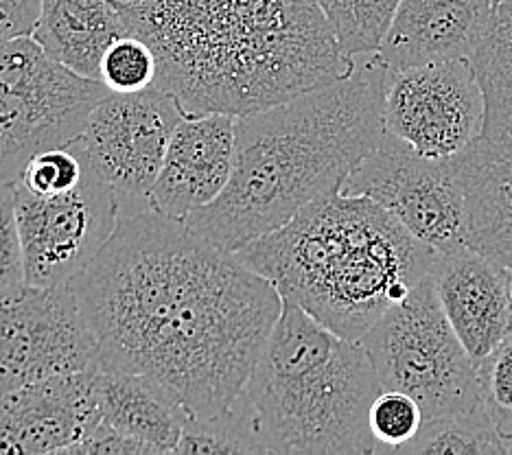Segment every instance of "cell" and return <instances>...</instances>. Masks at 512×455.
Here are the masks:
<instances>
[{"instance_id": "cell-5", "label": "cell", "mask_w": 512, "mask_h": 455, "mask_svg": "<svg viewBox=\"0 0 512 455\" xmlns=\"http://www.w3.org/2000/svg\"><path fill=\"white\" fill-rule=\"evenodd\" d=\"M379 392L362 342L333 333L283 298L235 407L263 453L366 455L377 453L368 416Z\"/></svg>"}, {"instance_id": "cell-2", "label": "cell", "mask_w": 512, "mask_h": 455, "mask_svg": "<svg viewBox=\"0 0 512 455\" xmlns=\"http://www.w3.org/2000/svg\"><path fill=\"white\" fill-rule=\"evenodd\" d=\"M186 112L248 114L351 70L316 0H125Z\"/></svg>"}, {"instance_id": "cell-15", "label": "cell", "mask_w": 512, "mask_h": 455, "mask_svg": "<svg viewBox=\"0 0 512 455\" xmlns=\"http://www.w3.org/2000/svg\"><path fill=\"white\" fill-rule=\"evenodd\" d=\"M432 278L449 324L480 364L512 333V294L506 267L464 248L438 256Z\"/></svg>"}, {"instance_id": "cell-33", "label": "cell", "mask_w": 512, "mask_h": 455, "mask_svg": "<svg viewBox=\"0 0 512 455\" xmlns=\"http://www.w3.org/2000/svg\"><path fill=\"white\" fill-rule=\"evenodd\" d=\"M3 186H5V184H0V189H3Z\"/></svg>"}, {"instance_id": "cell-6", "label": "cell", "mask_w": 512, "mask_h": 455, "mask_svg": "<svg viewBox=\"0 0 512 455\" xmlns=\"http://www.w3.org/2000/svg\"><path fill=\"white\" fill-rule=\"evenodd\" d=\"M381 390L414 396L425 420L480 405L477 361L453 331L427 276L362 337Z\"/></svg>"}, {"instance_id": "cell-23", "label": "cell", "mask_w": 512, "mask_h": 455, "mask_svg": "<svg viewBox=\"0 0 512 455\" xmlns=\"http://www.w3.org/2000/svg\"><path fill=\"white\" fill-rule=\"evenodd\" d=\"M173 453H263L248 420L232 405L224 416L189 418Z\"/></svg>"}, {"instance_id": "cell-20", "label": "cell", "mask_w": 512, "mask_h": 455, "mask_svg": "<svg viewBox=\"0 0 512 455\" xmlns=\"http://www.w3.org/2000/svg\"><path fill=\"white\" fill-rule=\"evenodd\" d=\"M471 64L486 99L482 136L512 134V0L493 7Z\"/></svg>"}, {"instance_id": "cell-25", "label": "cell", "mask_w": 512, "mask_h": 455, "mask_svg": "<svg viewBox=\"0 0 512 455\" xmlns=\"http://www.w3.org/2000/svg\"><path fill=\"white\" fill-rule=\"evenodd\" d=\"M101 81L110 92H141L158 81V57L138 35H123L103 55Z\"/></svg>"}, {"instance_id": "cell-8", "label": "cell", "mask_w": 512, "mask_h": 455, "mask_svg": "<svg viewBox=\"0 0 512 455\" xmlns=\"http://www.w3.org/2000/svg\"><path fill=\"white\" fill-rule=\"evenodd\" d=\"M340 193L375 200L438 256L469 248L464 191L453 156H423L386 132L377 149L344 180Z\"/></svg>"}, {"instance_id": "cell-10", "label": "cell", "mask_w": 512, "mask_h": 455, "mask_svg": "<svg viewBox=\"0 0 512 455\" xmlns=\"http://www.w3.org/2000/svg\"><path fill=\"white\" fill-rule=\"evenodd\" d=\"M99 366V342L71 285L0 289V392Z\"/></svg>"}, {"instance_id": "cell-18", "label": "cell", "mask_w": 512, "mask_h": 455, "mask_svg": "<svg viewBox=\"0 0 512 455\" xmlns=\"http://www.w3.org/2000/svg\"><path fill=\"white\" fill-rule=\"evenodd\" d=\"M134 29V7L125 0H42L31 38L68 70L101 81L103 55Z\"/></svg>"}, {"instance_id": "cell-27", "label": "cell", "mask_w": 512, "mask_h": 455, "mask_svg": "<svg viewBox=\"0 0 512 455\" xmlns=\"http://www.w3.org/2000/svg\"><path fill=\"white\" fill-rule=\"evenodd\" d=\"M480 403L512 453V333L477 364Z\"/></svg>"}, {"instance_id": "cell-11", "label": "cell", "mask_w": 512, "mask_h": 455, "mask_svg": "<svg viewBox=\"0 0 512 455\" xmlns=\"http://www.w3.org/2000/svg\"><path fill=\"white\" fill-rule=\"evenodd\" d=\"M27 283L71 285L106 248L121 221L108 182L90 165L71 191L33 195L14 184Z\"/></svg>"}, {"instance_id": "cell-13", "label": "cell", "mask_w": 512, "mask_h": 455, "mask_svg": "<svg viewBox=\"0 0 512 455\" xmlns=\"http://www.w3.org/2000/svg\"><path fill=\"white\" fill-rule=\"evenodd\" d=\"M95 368L0 392V453H68L84 440L99 423Z\"/></svg>"}, {"instance_id": "cell-3", "label": "cell", "mask_w": 512, "mask_h": 455, "mask_svg": "<svg viewBox=\"0 0 512 455\" xmlns=\"http://www.w3.org/2000/svg\"><path fill=\"white\" fill-rule=\"evenodd\" d=\"M388 73L379 53L357 55L342 77L239 114L232 178L186 226L237 252L340 191L386 134Z\"/></svg>"}, {"instance_id": "cell-14", "label": "cell", "mask_w": 512, "mask_h": 455, "mask_svg": "<svg viewBox=\"0 0 512 455\" xmlns=\"http://www.w3.org/2000/svg\"><path fill=\"white\" fill-rule=\"evenodd\" d=\"M237 158V116L184 112L151 189V210L186 219L224 193Z\"/></svg>"}, {"instance_id": "cell-19", "label": "cell", "mask_w": 512, "mask_h": 455, "mask_svg": "<svg viewBox=\"0 0 512 455\" xmlns=\"http://www.w3.org/2000/svg\"><path fill=\"white\" fill-rule=\"evenodd\" d=\"M95 396L101 423L147 442L158 453H173L191 418L156 381L101 364L95 368Z\"/></svg>"}, {"instance_id": "cell-31", "label": "cell", "mask_w": 512, "mask_h": 455, "mask_svg": "<svg viewBox=\"0 0 512 455\" xmlns=\"http://www.w3.org/2000/svg\"><path fill=\"white\" fill-rule=\"evenodd\" d=\"M508 272V283H510V294H512V270H506Z\"/></svg>"}, {"instance_id": "cell-12", "label": "cell", "mask_w": 512, "mask_h": 455, "mask_svg": "<svg viewBox=\"0 0 512 455\" xmlns=\"http://www.w3.org/2000/svg\"><path fill=\"white\" fill-rule=\"evenodd\" d=\"M386 132L418 154L451 158L484 134L486 99L471 60L390 70Z\"/></svg>"}, {"instance_id": "cell-4", "label": "cell", "mask_w": 512, "mask_h": 455, "mask_svg": "<svg viewBox=\"0 0 512 455\" xmlns=\"http://www.w3.org/2000/svg\"><path fill=\"white\" fill-rule=\"evenodd\" d=\"M283 298L346 340L432 276L438 254L364 195L331 193L237 250Z\"/></svg>"}, {"instance_id": "cell-9", "label": "cell", "mask_w": 512, "mask_h": 455, "mask_svg": "<svg viewBox=\"0 0 512 455\" xmlns=\"http://www.w3.org/2000/svg\"><path fill=\"white\" fill-rule=\"evenodd\" d=\"M184 112L180 101L158 86L110 92L90 112L79 143L114 191L121 219L151 210V189Z\"/></svg>"}, {"instance_id": "cell-21", "label": "cell", "mask_w": 512, "mask_h": 455, "mask_svg": "<svg viewBox=\"0 0 512 455\" xmlns=\"http://www.w3.org/2000/svg\"><path fill=\"white\" fill-rule=\"evenodd\" d=\"M403 455H502L510 453L508 442L493 425L484 405L469 412L425 420L416 438L405 445Z\"/></svg>"}, {"instance_id": "cell-7", "label": "cell", "mask_w": 512, "mask_h": 455, "mask_svg": "<svg viewBox=\"0 0 512 455\" xmlns=\"http://www.w3.org/2000/svg\"><path fill=\"white\" fill-rule=\"evenodd\" d=\"M110 90L25 38L0 42V184H16L40 151L71 145Z\"/></svg>"}, {"instance_id": "cell-16", "label": "cell", "mask_w": 512, "mask_h": 455, "mask_svg": "<svg viewBox=\"0 0 512 455\" xmlns=\"http://www.w3.org/2000/svg\"><path fill=\"white\" fill-rule=\"evenodd\" d=\"M491 14V0H401L377 53L390 70L471 60Z\"/></svg>"}, {"instance_id": "cell-30", "label": "cell", "mask_w": 512, "mask_h": 455, "mask_svg": "<svg viewBox=\"0 0 512 455\" xmlns=\"http://www.w3.org/2000/svg\"><path fill=\"white\" fill-rule=\"evenodd\" d=\"M42 0H0V42L25 38L38 25Z\"/></svg>"}, {"instance_id": "cell-28", "label": "cell", "mask_w": 512, "mask_h": 455, "mask_svg": "<svg viewBox=\"0 0 512 455\" xmlns=\"http://www.w3.org/2000/svg\"><path fill=\"white\" fill-rule=\"evenodd\" d=\"M27 283L25 248L16 215L14 184L0 189V289Z\"/></svg>"}, {"instance_id": "cell-26", "label": "cell", "mask_w": 512, "mask_h": 455, "mask_svg": "<svg viewBox=\"0 0 512 455\" xmlns=\"http://www.w3.org/2000/svg\"><path fill=\"white\" fill-rule=\"evenodd\" d=\"M86 169L88 156L77 138L71 145L46 149L33 156L16 184L33 195H55L75 189Z\"/></svg>"}, {"instance_id": "cell-24", "label": "cell", "mask_w": 512, "mask_h": 455, "mask_svg": "<svg viewBox=\"0 0 512 455\" xmlns=\"http://www.w3.org/2000/svg\"><path fill=\"white\" fill-rule=\"evenodd\" d=\"M368 420L377 453H399L421 431L425 414L414 396L399 390H381L370 405Z\"/></svg>"}, {"instance_id": "cell-1", "label": "cell", "mask_w": 512, "mask_h": 455, "mask_svg": "<svg viewBox=\"0 0 512 455\" xmlns=\"http://www.w3.org/2000/svg\"><path fill=\"white\" fill-rule=\"evenodd\" d=\"M71 287L99 364L156 381L195 420L232 410L283 311L237 252L156 210L121 219Z\"/></svg>"}, {"instance_id": "cell-17", "label": "cell", "mask_w": 512, "mask_h": 455, "mask_svg": "<svg viewBox=\"0 0 512 455\" xmlns=\"http://www.w3.org/2000/svg\"><path fill=\"white\" fill-rule=\"evenodd\" d=\"M464 191L467 243L512 270V134L480 136L453 156Z\"/></svg>"}, {"instance_id": "cell-32", "label": "cell", "mask_w": 512, "mask_h": 455, "mask_svg": "<svg viewBox=\"0 0 512 455\" xmlns=\"http://www.w3.org/2000/svg\"><path fill=\"white\" fill-rule=\"evenodd\" d=\"M491 3H493V7H495V5H499V3H504V0H491Z\"/></svg>"}, {"instance_id": "cell-29", "label": "cell", "mask_w": 512, "mask_h": 455, "mask_svg": "<svg viewBox=\"0 0 512 455\" xmlns=\"http://www.w3.org/2000/svg\"><path fill=\"white\" fill-rule=\"evenodd\" d=\"M68 453L79 455H143V453H158L147 442L123 434L106 423H99L90 429V434L77 442Z\"/></svg>"}, {"instance_id": "cell-22", "label": "cell", "mask_w": 512, "mask_h": 455, "mask_svg": "<svg viewBox=\"0 0 512 455\" xmlns=\"http://www.w3.org/2000/svg\"><path fill=\"white\" fill-rule=\"evenodd\" d=\"M337 44L348 57L377 53L401 0H316Z\"/></svg>"}]
</instances>
